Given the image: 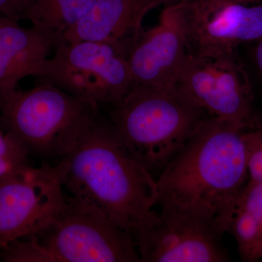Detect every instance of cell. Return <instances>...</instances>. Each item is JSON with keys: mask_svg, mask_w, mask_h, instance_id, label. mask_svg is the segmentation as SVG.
<instances>
[{"mask_svg": "<svg viewBox=\"0 0 262 262\" xmlns=\"http://www.w3.org/2000/svg\"><path fill=\"white\" fill-rule=\"evenodd\" d=\"M253 45H254L253 58H254L255 64L262 77V39Z\"/></svg>", "mask_w": 262, "mask_h": 262, "instance_id": "20", "label": "cell"}, {"mask_svg": "<svg viewBox=\"0 0 262 262\" xmlns=\"http://www.w3.org/2000/svg\"><path fill=\"white\" fill-rule=\"evenodd\" d=\"M37 77L95 106H115L134 86L126 57L110 45L91 41L60 43Z\"/></svg>", "mask_w": 262, "mask_h": 262, "instance_id": "5", "label": "cell"}, {"mask_svg": "<svg viewBox=\"0 0 262 262\" xmlns=\"http://www.w3.org/2000/svg\"><path fill=\"white\" fill-rule=\"evenodd\" d=\"M261 261H262V256H261Z\"/></svg>", "mask_w": 262, "mask_h": 262, "instance_id": "22", "label": "cell"}, {"mask_svg": "<svg viewBox=\"0 0 262 262\" xmlns=\"http://www.w3.org/2000/svg\"><path fill=\"white\" fill-rule=\"evenodd\" d=\"M6 134L29 151L63 156L87 126L98 106L84 102L53 84L0 96Z\"/></svg>", "mask_w": 262, "mask_h": 262, "instance_id": "4", "label": "cell"}, {"mask_svg": "<svg viewBox=\"0 0 262 262\" xmlns=\"http://www.w3.org/2000/svg\"><path fill=\"white\" fill-rule=\"evenodd\" d=\"M187 56L182 25L170 0L163 5L158 24L144 31L127 57L134 84L177 83Z\"/></svg>", "mask_w": 262, "mask_h": 262, "instance_id": "11", "label": "cell"}, {"mask_svg": "<svg viewBox=\"0 0 262 262\" xmlns=\"http://www.w3.org/2000/svg\"><path fill=\"white\" fill-rule=\"evenodd\" d=\"M248 180L262 182V127L244 132Z\"/></svg>", "mask_w": 262, "mask_h": 262, "instance_id": "17", "label": "cell"}, {"mask_svg": "<svg viewBox=\"0 0 262 262\" xmlns=\"http://www.w3.org/2000/svg\"><path fill=\"white\" fill-rule=\"evenodd\" d=\"M113 107L112 124L117 135L155 179L208 117L178 82L134 84Z\"/></svg>", "mask_w": 262, "mask_h": 262, "instance_id": "3", "label": "cell"}, {"mask_svg": "<svg viewBox=\"0 0 262 262\" xmlns=\"http://www.w3.org/2000/svg\"><path fill=\"white\" fill-rule=\"evenodd\" d=\"M56 43L32 27L8 20L0 26V96L15 91L19 81L37 77Z\"/></svg>", "mask_w": 262, "mask_h": 262, "instance_id": "13", "label": "cell"}, {"mask_svg": "<svg viewBox=\"0 0 262 262\" xmlns=\"http://www.w3.org/2000/svg\"><path fill=\"white\" fill-rule=\"evenodd\" d=\"M7 20H8V18H6V17H4V18L0 17V26H1L2 24H4Z\"/></svg>", "mask_w": 262, "mask_h": 262, "instance_id": "21", "label": "cell"}, {"mask_svg": "<svg viewBox=\"0 0 262 262\" xmlns=\"http://www.w3.org/2000/svg\"><path fill=\"white\" fill-rule=\"evenodd\" d=\"M246 130L207 117L157 178V206L188 212L228 232L248 181Z\"/></svg>", "mask_w": 262, "mask_h": 262, "instance_id": "1", "label": "cell"}, {"mask_svg": "<svg viewBox=\"0 0 262 262\" xmlns=\"http://www.w3.org/2000/svg\"><path fill=\"white\" fill-rule=\"evenodd\" d=\"M96 0H30L26 19L51 38L56 46L63 36L89 13ZM56 48V47H55Z\"/></svg>", "mask_w": 262, "mask_h": 262, "instance_id": "14", "label": "cell"}, {"mask_svg": "<svg viewBox=\"0 0 262 262\" xmlns=\"http://www.w3.org/2000/svg\"><path fill=\"white\" fill-rule=\"evenodd\" d=\"M29 151L13 136L0 133V184L18 175L29 166Z\"/></svg>", "mask_w": 262, "mask_h": 262, "instance_id": "15", "label": "cell"}, {"mask_svg": "<svg viewBox=\"0 0 262 262\" xmlns=\"http://www.w3.org/2000/svg\"><path fill=\"white\" fill-rule=\"evenodd\" d=\"M234 209L247 213L262 227V182L248 180Z\"/></svg>", "mask_w": 262, "mask_h": 262, "instance_id": "18", "label": "cell"}, {"mask_svg": "<svg viewBox=\"0 0 262 262\" xmlns=\"http://www.w3.org/2000/svg\"><path fill=\"white\" fill-rule=\"evenodd\" d=\"M169 1L96 0L89 13L66 33L63 41L106 43L127 58L144 32L146 15Z\"/></svg>", "mask_w": 262, "mask_h": 262, "instance_id": "12", "label": "cell"}, {"mask_svg": "<svg viewBox=\"0 0 262 262\" xmlns=\"http://www.w3.org/2000/svg\"><path fill=\"white\" fill-rule=\"evenodd\" d=\"M30 0H0V12L5 17L19 22L26 19Z\"/></svg>", "mask_w": 262, "mask_h": 262, "instance_id": "19", "label": "cell"}, {"mask_svg": "<svg viewBox=\"0 0 262 262\" xmlns=\"http://www.w3.org/2000/svg\"><path fill=\"white\" fill-rule=\"evenodd\" d=\"M2 258L9 262H56V258L35 236L17 239L1 251Z\"/></svg>", "mask_w": 262, "mask_h": 262, "instance_id": "16", "label": "cell"}, {"mask_svg": "<svg viewBox=\"0 0 262 262\" xmlns=\"http://www.w3.org/2000/svg\"><path fill=\"white\" fill-rule=\"evenodd\" d=\"M154 208L133 236L141 262L229 261L222 236L201 217L169 207Z\"/></svg>", "mask_w": 262, "mask_h": 262, "instance_id": "9", "label": "cell"}, {"mask_svg": "<svg viewBox=\"0 0 262 262\" xmlns=\"http://www.w3.org/2000/svg\"><path fill=\"white\" fill-rule=\"evenodd\" d=\"M56 167L72 196L101 212L132 237L157 206L156 179L98 112Z\"/></svg>", "mask_w": 262, "mask_h": 262, "instance_id": "2", "label": "cell"}, {"mask_svg": "<svg viewBox=\"0 0 262 262\" xmlns=\"http://www.w3.org/2000/svg\"><path fill=\"white\" fill-rule=\"evenodd\" d=\"M56 262H139L134 238L101 212L75 196L35 236Z\"/></svg>", "mask_w": 262, "mask_h": 262, "instance_id": "6", "label": "cell"}, {"mask_svg": "<svg viewBox=\"0 0 262 262\" xmlns=\"http://www.w3.org/2000/svg\"><path fill=\"white\" fill-rule=\"evenodd\" d=\"M188 55L237 53L262 39V0H172Z\"/></svg>", "mask_w": 262, "mask_h": 262, "instance_id": "7", "label": "cell"}, {"mask_svg": "<svg viewBox=\"0 0 262 262\" xmlns=\"http://www.w3.org/2000/svg\"><path fill=\"white\" fill-rule=\"evenodd\" d=\"M63 187L56 165L27 166L0 184V251L51 225L64 206Z\"/></svg>", "mask_w": 262, "mask_h": 262, "instance_id": "10", "label": "cell"}, {"mask_svg": "<svg viewBox=\"0 0 262 262\" xmlns=\"http://www.w3.org/2000/svg\"><path fill=\"white\" fill-rule=\"evenodd\" d=\"M178 83L208 117L246 130L258 127L252 85L237 52L215 56L188 55Z\"/></svg>", "mask_w": 262, "mask_h": 262, "instance_id": "8", "label": "cell"}]
</instances>
